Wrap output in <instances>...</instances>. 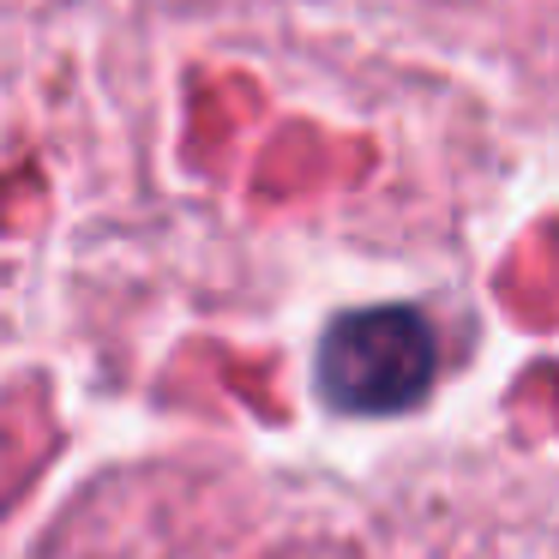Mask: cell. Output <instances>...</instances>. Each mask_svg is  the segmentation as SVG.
I'll return each mask as SVG.
<instances>
[{"instance_id": "obj_1", "label": "cell", "mask_w": 559, "mask_h": 559, "mask_svg": "<svg viewBox=\"0 0 559 559\" xmlns=\"http://www.w3.org/2000/svg\"><path fill=\"white\" fill-rule=\"evenodd\" d=\"M439 343L421 307H355L319 337L313 379L337 415H409L433 391Z\"/></svg>"}]
</instances>
